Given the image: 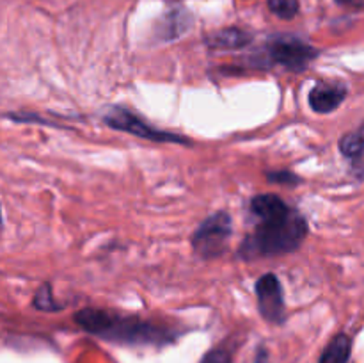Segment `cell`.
<instances>
[{
	"label": "cell",
	"mask_w": 364,
	"mask_h": 363,
	"mask_svg": "<svg viewBox=\"0 0 364 363\" xmlns=\"http://www.w3.org/2000/svg\"><path fill=\"white\" fill-rule=\"evenodd\" d=\"M75 322L87 333L103 340L130 345H160L173 340V331L137 315H123L103 308H82Z\"/></svg>",
	"instance_id": "6da1fadb"
},
{
	"label": "cell",
	"mask_w": 364,
	"mask_h": 363,
	"mask_svg": "<svg viewBox=\"0 0 364 363\" xmlns=\"http://www.w3.org/2000/svg\"><path fill=\"white\" fill-rule=\"evenodd\" d=\"M308 235V223L299 210H287L259 219V224L244 238L238 248V258L256 260L288 255L301 248Z\"/></svg>",
	"instance_id": "7a4b0ae2"
},
{
	"label": "cell",
	"mask_w": 364,
	"mask_h": 363,
	"mask_svg": "<svg viewBox=\"0 0 364 363\" xmlns=\"http://www.w3.org/2000/svg\"><path fill=\"white\" fill-rule=\"evenodd\" d=\"M263 56L270 66L276 64L287 70L302 71L318 57V50L299 36L277 34L267 41Z\"/></svg>",
	"instance_id": "3957f363"
},
{
	"label": "cell",
	"mask_w": 364,
	"mask_h": 363,
	"mask_svg": "<svg viewBox=\"0 0 364 363\" xmlns=\"http://www.w3.org/2000/svg\"><path fill=\"white\" fill-rule=\"evenodd\" d=\"M231 233H233V223L231 216L224 210L206 217L196 231L192 233V248L196 255L205 260L219 258L226 253L228 242H230Z\"/></svg>",
	"instance_id": "277c9868"
},
{
	"label": "cell",
	"mask_w": 364,
	"mask_h": 363,
	"mask_svg": "<svg viewBox=\"0 0 364 363\" xmlns=\"http://www.w3.org/2000/svg\"><path fill=\"white\" fill-rule=\"evenodd\" d=\"M103 123L114 130L124 132V134L135 135V137L148 139V141L156 142H176V144H188V139L183 135L173 134V132L160 130V128L151 127L146 120L132 112L127 107H110L103 114Z\"/></svg>",
	"instance_id": "5b68a950"
},
{
	"label": "cell",
	"mask_w": 364,
	"mask_h": 363,
	"mask_svg": "<svg viewBox=\"0 0 364 363\" xmlns=\"http://www.w3.org/2000/svg\"><path fill=\"white\" fill-rule=\"evenodd\" d=\"M256 299L258 310L263 319L270 324H283L287 319V306H284L283 288L279 278L274 273H267L256 281Z\"/></svg>",
	"instance_id": "8992f818"
},
{
	"label": "cell",
	"mask_w": 364,
	"mask_h": 363,
	"mask_svg": "<svg viewBox=\"0 0 364 363\" xmlns=\"http://www.w3.org/2000/svg\"><path fill=\"white\" fill-rule=\"evenodd\" d=\"M347 85L343 82H318L309 91V107L318 114H327L336 110L347 98Z\"/></svg>",
	"instance_id": "52a82bcc"
},
{
	"label": "cell",
	"mask_w": 364,
	"mask_h": 363,
	"mask_svg": "<svg viewBox=\"0 0 364 363\" xmlns=\"http://www.w3.org/2000/svg\"><path fill=\"white\" fill-rule=\"evenodd\" d=\"M252 41V36L247 31L238 27L223 28L219 32H213L208 39L206 45L213 50H238L247 46Z\"/></svg>",
	"instance_id": "ba28073f"
},
{
	"label": "cell",
	"mask_w": 364,
	"mask_h": 363,
	"mask_svg": "<svg viewBox=\"0 0 364 363\" xmlns=\"http://www.w3.org/2000/svg\"><path fill=\"white\" fill-rule=\"evenodd\" d=\"M352 352V340L345 333L336 335L320 356V363H347Z\"/></svg>",
	"instance_id": "9c48e42d"
},
{
	"label": "cell",
	"mask_w": 364,
	"mask_h": 363,
	"mask_svg": "<svg viewBox=\"0 0 364 363\" xmlns=\"http://www.w3.org/2000/svg\"><path fill=\"white\" fill-rule=\"evenodd\" d=\"M288 206L290 205L276 194H258L251 199V214L258 219H265L274 214L283 212Z\"/></svg>",
	"instance_id": "30bf717a"
},
{
	"label": "cell",
	"mask_w": 364,
	"mask_h": 363,
	"mask_svg": "<svg viewBox=\"0 0 364 363\" xmlns=\"http://www.w3.org/2000/svg\"><path fill=\"white\" fill-rule=\"evenodd\" d=\"M191 23V16H188L187 9H173L167 13L166 20H164L162 28V38L164 39H173L176 36L183 34Z\"/></svg>",
	"instance_id": "8fae6325"
},
{
	"label": "cell",
	"mask_w": 364,
	"mask_h": 363,
	"mask_svg": "<svg viewBox=\"0 0 364 363\" xmlns=\"http://www.w3.org/2000/svg\"><path fill=\"white\" fill-rule=\"evenodd\" d=\"M340 152L347 159H358L364 153V123L340 139Z\"/></svg>",
	"instance_id": "7c38bea8"
},
{
	"label": "cell",
	"mask_w": 364,
	"mask_h": 363,
	"mask_svg": "<svg viewBox=\"0 0 364 363\" xmlns=\"http://www.w3.org/2000/svg\"><path fill=\"white\" fill-rule=\"evenodd\" d=\"M32 306L38 308L39 312H60L64 308V305L57 302L55 298H53L50 283H43L38 288V292L34 294V299H32Z\"/></svg>",
	"instance_id": "4fadbf2b"
},
{
	"label": "cell",
	"mask_w": 364,
	"mask_h": 363,
	"mask_svg": "<svg viewBox=\"0 0 364 363\" xmlns=\"http://www.w3.org/2000/svg\"><path fill=\"white\" fill-rule=\"evenodd\" d=\"M269 9L283 20H291L299 13V0H267Z\"/></svg>",
	"instance_id": "5bb4252c"
},
{
	"label": "cell",
	"mask_w": 364,
	"mask_h": 363,
	"mask_svg": "<svg viewBox=\"0 0 364 363\" xmlns=\"http://www.w3.org/2000/svg\"><path fill=\"white\" fill-rule=\"evenodd\" d=\"M267 180L272 182V184H287V185H294L301 182V178L297 174L290 173V171H270L267 173Z\"/></svg>",
	"instance_id": "9a60e30c"
},
{
	"label": "cell",
	"mask_w": 364,
	"mask_h": 363,
	"mask_svg": "<svg viewBox=\"0 0 364 363\" xmlns=\"http://www.w3.org/2000/svg\"><path fill=\"white\" fill-rule=\"evenodd\" d=\"M201 363H231V352L228 349H213L203 358Z\"/></svg>",
	"instance_id": "2e32d148"
},
{
	"label": "cell",
	"mask_w": 364,
	"mask_h": 363,
	"mask_svg": "<svg viewBox=\"0 0 364 363\" xmlns=\"http://www.w3.org/2000/svg\"><path fill=\"white\" fill-rule=\"evenodd\" d=\"M338 4H345V6H350V4H358L361 2V0H336Z\"/></svg>",
	"instance_id": "e0dca14e"
}]
</instances>
